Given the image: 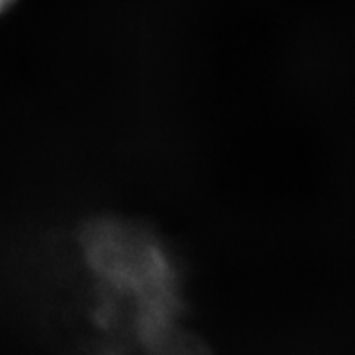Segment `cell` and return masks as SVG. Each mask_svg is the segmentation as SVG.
I'll return each instance as SVG.
<instances>
[{
	"label": "cell",
	"mask_w": 355,
	"mask_h": 355,
	"mask_svg": "<svg viewBox=\"0 0 355 355\" xmlns=\"http://www.w3.org/2000/svg\"><path fill=\"white\" fill-rule=\"evenodd\" d=\"M96 355H202L188 327L175 258L159 236L126 218L83 227Z\"/></svg>",
	"instance_id": "cell-1"
},
{
	"label": "cell",
	"mask_w": 355,
	"mask_h": 355,
	"mask_svg": "<svg viewBox=\"0 0 355 355\" xmlns=\"http://www.w3.org/2000/svg\"><path fill=\"white\" fill-rule=\"evenodd\" d=\"M17 0H0V13H4L6 9H9Z\"/></svg>",
	"instance_id": "cell-2"
}]
</instances>
